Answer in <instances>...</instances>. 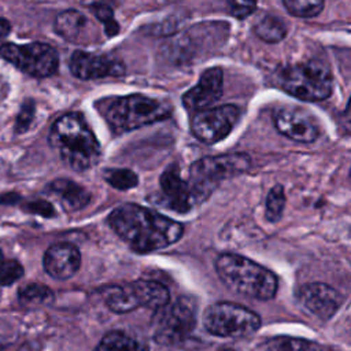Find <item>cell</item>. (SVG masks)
Here are the masks:
<instances>
[{"mask_svg": "<svg viewBox=\"0 0 351 351\" xmlns=\"http://www.w3.org/2000/svg\"><path fill=\"white\" fill-rule=\"evenodd\" d=\"M112 230L136 252L163 250L177 243L184 226L158 211L138 204H121L108 215Z\"/></svg>", "mask_w": 351, "mask_h": 351, "instance_id": "1", "label": "cell"}, {"mask_svg": "<svg viewBox=\"0 0 351 351\" xmlns=\"http://www.w3.org/2000/svg\"><path fill=\"white\" fill-rule=\"evenodd\" d=\"M48 141L59 151L62 160L75 171H84L96 165L100 145L80 114L62 115L51 128Z\"/></svg>", "mask_w": 351, "mask_h": 351, "instance_id": "2", "label": "cell"}, {"mask_svg": "<svg viewBox=\"0 0 351 351\" xmlns=\"http://www.w3.org/2000/svg\"><path fill=\"white\" fill-rule=\"evenodd\" d=\"M215 271L229 289L247 298L269 300L277 292L276 274L245 256L222 254L215 259Z\"/></svg>", "mask_w": 351, "mask_h": 351, "instance_id": "3", "label": "cell"}, {"mask_svg": "<svg viewBox=\"0 0 351 351\" xmlns=\"http://www.w3.org/2000/svg\"><path fill=\"white\" fill-rule=\"evenodd\" d=\"M100 112L115 133H125L167 118L171 107L165 100L128 95L103 100Z\"/></svg>", "mask_w": 351, "mask_h": 351, "instance_id": "4", "label": "cell"}, {"mask_svg": "<svg viewBox=\"0 0 351 351\" xmlns=\"http://www.w3.org/2000/svg\"><path fill=\"white\" fill-rule=\"evenodd\" d=\"M250 163L245 154L206 156L193 162L186 182L195 203L204 202L225 180L247 171Z\"/></svg>", "mask_w": 351, "mask_h": 351, "instance_id": "5", "label": "cell"}, {"mask_svg": "<svg viewBox=\"0 0 351 351\" xmlns=\"http://www.w3.org/2000/svg\"><path fill=\"white\" fill-rule=\"evenodd\" d=\"M282 89L307 101L326 99L332 93L333 77L329 67L321 60H308L287 67L281 73Z\"/></svg>", "mask_w": 351, "mask_h": 351, "instance_id": "6", "label": "cell"}, {"mask_svg": "<svg viewBox=\"0 0 351 351\" xmlns=\"http://www.w3.org/2000/svg\"><path fill=\"white\" fill-rule=\"evenodd\" d=\"M104 300L114 313H128L138 307L158 310L170 302L169 289L149 280H137L125 285H114L106 289Z\"/></svg>", "mask_w": 351, "mask_h": 351, "instance_id": "7", "label": "cell"}, {"mask_svg": "<svg viewBox=\"0 0 351 351\" xmlns=\"http://www.w3.org/2000/svg\"><path fill=\"white\" fill-rule=\"evenodd\" d=\"M202 319L208 333L221 337H244L261 326V318L255 311L230 302L208 306Z\"/></svg>", "mask_w": 351, "mask_h": 351, "instance_id": "8", "label": "cell"}, {"mask_svg": "<svg viewBox=\"0 0 351 351\" xmlns=\"http://www.w3.org/2000/svg\"><path fill=\"white\" fill-rule=\"evenodd\" d=\"M152 325L155 340L160 344L171 346L185 340L196 325L195 303L186 298L169 302L156 310Z\"/></svg>", "mask_w": 351, "mask_h": 351, "instance_id": "9", "label": "cell"}, {"mask_svg": "<svg viewBox=\"0 0 351 351\" xmlns=\"http://www.w3.org/2000/svg\"><path fill=\"white\" fill-rule=\"evenodd\" d=\"M0 55L15 64L23 73L33 77H49L58 70L59 58L55 48L44 43L30 44H3L0 47Z\"/></svg>", "mask_w": 351, "mask_h": 351, "instance_id": "10", "label": "cell"}, {"mask_svg": "<svg viewBox=\"0 0 351 351\" xmlns=\"http://www.w3.org/2000/svg\"><path fill=\"white\" fill-rule=\"evenodd\" d=\"M240 119V110L233 104L200 110L192 117L191 129L196 138L214 144L225 138Z\"/></svg>", "mask_w": 351, "mask_h": 351, "instance_id": "11", "label": "cell"}, {"mask_svg": "<svg viewBox=\"0 0 351 351\" xmlns=\"http://www.w3.org/2000/svg\"><path fill=\"white\" fill-rule=\"evenodd\" d=\"M274 125L281 134L299 143H313L319 134L315 118L296 106L278 108L274 114Z\"/></svg>", "mask_w": 351, "mask_h": 351, "instance_id": "12", "label": "cell"}, {"mask_svg": "<svg viewBox=\"0 0 351 351\" xmlns=\"http://www.w3.org/2000/svg\"><path fill=\"white\" fill-rule=\"evenodd\" d=\"M298 300L307 311L322 319L330 318L341 304L340 293L324 282H310L300 287Z\"/></svg>", "mask_w": 351, "mask_h": 351, "instance_id": "13", "label": "cell"}, {"mask_svg": "<svg viewBox=\"0 0 351 351\" xmlns=\"http://www.w3.org/2000/svg\"><path fill=\"white\" fill-rule=\"evenodd\" d=\"M70 71L81 80H95L123 74V64L110 56L75 51L70 58Z\"/></svg>", "mask_w": 351, "mask_h": 351, "instance_id": "14", "label": "cell"}, {"mask_svg": "<svg viewBox=\"0 0 351 351\" xmlns=\"http://www.w3.org/2000/svg\"><path fill=\"white\" fill-rule=\"evenodd\" d=\"M223 74L219 67H213L200 75L199 82L182 95V104L188 110H206L222 96Z\"/></svg>", "mask_w": 351, "mask_h": 351, "instance_id": "15", "label": "cell"}, {"mask_svg": "<svg viewBox=\"0 0 351 351\" xmlns=\"http://www.w3.org/2000/svg\"><path fill=\"white\" fill-rule=\"evenodd\" d=\"M160 193L163 204L177 213H186L195 203L188 182L181 177L176 163L170 165L160 176Z\"/></svg>", "mask_w": 351, "mask_h": 351, "instance_id": "16", "label": "cell"}, {"mask_svg": "<svg viewBox=\"0 0 351 351\" xmlns=\"http://www.w3.org/2000/svg\"><path fill=\"white\" fill-rule=\"evenodd\" d=\"M43 265L52 278L67 280L80 269L81 254L78 248L70 243H58L45 251Z\"/></svg>", "mask_w": 351, "mask_h": 351, "instance_id": "17", "label": "cell"}, {"mask_svg": "<svg viewBox=\"0 0 351 351\" xmlns=\"http://www.w3.org/2000/svg\"><path fill=\"white\" fill-rule=\"evenodd\" d=\"M48 189L58 197L64 210L69 211L81 210L90 200L89 192L80 184H75L70 180L58 178L48 185Z\"/></svg>", "mask_w": 351, "mask_h": 351, "instance_id": "18", "label": "cell"}, {"mask_svg": "<svg viewBox=\"0 0 351 351\" xmlns=\"http://www.w3.org/2000/svg\"><path fill=\"white\" fill-rule=\"evenodd\" d=\"M89 19L77 10L62 11L55 19L56 33L67 41L77 43L88 33Z\"/></svg>", "mask_w": 351, "mask_h": 351, "instance_id": "19", "label": "cell"}, {"mask_svg": "<svg viewBox=\"0 0 351 351\" xmlns=\"http://www.w3.org/2000/svg\"><path fill=\"white\" fill-rule=\"evenodd\" d=\"M95 351H148V347L125 332L112 330L103 336Z\"/></svg>", "mask_w": 351, "mask_h": 351, "instance_id": "20", "label": "cell"}, {"mask_svg": "<svg viewBox=\"0 0 351 351\" xmlns=\"http://www.w3.org/2000/svg\"><path fill=\"white\" fill-rule=\"evenodd\" d=\"M254 32L266 43H278L287 36V25L280 16L265 15L254 26Z\"/></svg>", "mask_w": 351, "mask_h": 351, "instance_id": "21", "label": "cell"}, {"mask_svg": "<svg viewBox=\"0 0 351 351\" xmlns=\"http://www.w3.org/2000/svg\"><path fill=\"white\" fill-rule=\"evenodd\" d=\"M19 300L25 304L41 306L53 300L52 291L43 284H29L19 289Z\"/></svg>", "mask_w": 351, "mask_h": 351, "instance_id": "22", "label": "cell"}, {"mask_svg": "<svg viewBox=\"0 0 351 351\" xmlns=\"http://www.w3.org/2000/svg\"><path fill=\"white\" fill-rule=\"evenodd\" d=\"M267 351H318L315 343L296 337H276L266 344Z\"/></svg>", "mask_w": 351, "mask_h": 351, "instance_id": "23", "label": "cell"}, {"mask_svg": "<svg viewBox=\"0 0 351 351\" xmlns=\"http://www.w3.org/2000/svg\"><path fill=\"white\" fill-rule=\"evenodd\" d=\"M104 180L115 189L128 191L138 184L136 173L128 169H107L104 170Z\"/></svg>", "mask_w": 351, "mask_h": 351, "instance_id": "24", "label": "cell"}, {"mask_svg": "<svg viewBox=\"0 0 351 351\" xmlns=\"http://www.w3.org/2000/svg\"><path fill=\"white\" fill-rule=\"evenodd\" d=\"M282 4L291 15L299 16V18L317 16L325 5L324 1H311V0H285Z\"/></svg>", "mask_w": 351, "mask_h": 351, "instance_id": "25", "label": "cell"}, {"mask_svg": "<svg viewBox=\"0 0 351 351\" xmlns=\"http://www.w3.org/2000/svg\"><path fill=\"white\" fill-rule=\"evenodd\" d=\"M285 207V193L281 185H276L270 189L266 197V218L270 222H276L281 218Z\"/></svg>", "mask_w": 351, "mask_h": 351, "instance_id": "26", "label": "cell"}, {"mask_svg": "<svg viewBox=\"0 0 351 351\" xmlns=\"http://www.w3.org/2000/svg\"><path fill=\"white\" fill-rule=\"evenodd\" d=\"M23 276L22 265L15 259L0 262V285L7 287L18 281Z\"/></svg>", "mask_w": 351, "mask_h": 351, "instance_id": "27", "label": "cell"}, {"mask_svg": "<svg viewBox=\"0 0 351 351\" xmlns=\"http://www.w3.org/2000/svg\"><path fill=\"white\" fill-rule=\"evenodd\" d=\"M93 12L97 16V19L104 25L106 33L108 36H114V34L118 33L119 25L117 23V21L114 18V14H112V10L108 5L95 4L93 5Z\"/></svg>", "mask_w": 351, "mask_h": 351, "instance_id": "28", "label": "cell"}, {"mask_svg": "<svg viewBox=\"0 0 351 351\" xmlns=\"http://www.w3.org/2000/svg\"><path fill=\"white\" fill-rule=\"evenodd\" d=\"M33 115H34V103L32 100H27L19 111V115L16 118L15 130L18 133H23L25 130H27L33 121Z\"/></svg>", "mask_w": 351, "mask_h": 351, "instance_id": "29", "label": "cell"}, {"mask_svg": "<svg viewBox=\"0 0 351 351\" xmlns=\"http://www.w3.org/2000/svg\"><path fill=\"white\" fill-rule=\"evenodd\" d=\"M256 4L255 3H237V1H232L229 3V8H230V14L236 18H245L250 14L254 12Z\"/></svg>", "mask_w": 351, "mask_h": 351, "instance_id": "30", "label": "cell"}, {"mask_svg": "<svg viewBox=\"0 0 351 351\" xmlns=\"http://www.w3.org/2000/svg\"><path fill=\"white\" fill-rule=\"evenodd\" d=\"M26 210L30 213H36L44 217H52L53 215V208L49 203L44 202V200H37V202H32L29 204H26Z\"/></svg>", "mask_w": 351, "mask_h": 351, "instance_id": "31", "label": "cell"}, {"mask_svg": "<svg viewBox=\"0 0 351 351\" xmlns=\"http://www.w3.org/2000/svg\"><path fill=\"white\" fill-rule=\"evenodd\" d=\"M10 30H11L10 21L5 18H0V40L4 38L5 36H8Z\"/></svg>", "mask_w": 351, "mask_h": 351, "instance_id": "32", "label": "cell"}, {"mask_svg": "<svg viewBox=\"0 0 351 351\" xmlns=\"http://www.w3.org/2000/svg\"><path fill=\"white\" fill-rule=\"evenodd\" d=\"M218 351H234V350H232V348H219Z\"/></svg>", "mask_w": 351, "mask_h": 351, "instance_id": "33", "label": "cell"}, {"mask_svg": "<svg viewBox=\"0 0 351 351\" xmlns=\"http://www.w3.org/2000/svg\"><path fill=\"white\" fill-rule=\"evenodd\" d=\"M1 350H3V344L0 343V351H1Z\"/></svg>", "mask_w": 351, "mask_h": 351, "instance_id": "34", "label": "cell"}, {"mask_svg": "<svg viewBox=\"0 0 351 351\" xmlns=\"http://www.w3.org/2000/svg\"><path fill=\"white\" fill-rule=\"evenodd\" d=\"M322 351H335V350H322Z\"/></svg>", "mask_w": 351, "mask_h": 351, "instance_id": "35", "label": "cell"}]
</instances>
